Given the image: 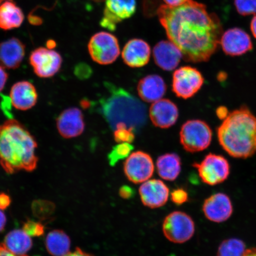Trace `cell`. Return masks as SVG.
<instances>
[{"label": "cell", "instance_id": "obj_2", "mask_svg": "<svg viewBox=\"0 0 256 256\" xmlns=\"http://www.w3.org/2000/svg\"><path fill=\"white\" fill-rule=\"evenodd\" d=\"M37 147L34 137L17 120H8L0 126V165L7 174L34 171Z\"/></svg>", "mask_w": 256, "mask_h": 256}, {"label": "cell", "instance_id": "obj_7", "mask_svg": "<svg viewBox=\"0 0 256 256\" xmlns=\"http://www.w3.org/2000/svg\"><path fill=\"white\" fill-rule=\"evenodd\" d=\"M162 232L170 242L182 244L194 236L195 224L192 218L182 211H174L166 217L163 222Z\"/></svg>", "mask_w": 256, "mask_h": 256}, {"label": "cell", "instance_id": "obj_35", "mask_svg": "<svg viewBox=\"0 0 256 256\" xmlns=\"http://www.w3.org/2000/svg\"><path fill=\"white\" fill-rule=\"evenodd\" d=\"M120 196L124 200H130L134 195V190L128 186H123L119 190Z\"/></svg>", "mask_w": 256, "mask_h": 256}, {"label": "cell", "instance_id": "obj_47", "mask_svg": "<svg viewBox=\"0 0 256 256\" xmlns=\"http://www.w3.org/2000/svg\"><path fill=\"white\" fill-rule=\"evenodd\" d=\"M6 1H9V0H0V4ZM10 1H12V0H10Z\"/></svg>", "mask_w": 256, "mask_h": 256}, {"label": "cell", "instance_id": "obj_33", "mask_svg": "<svg viewBox=\"0 0 256 256\" xmlns=\"http://www.w3.org/2000/svg\"><path fill=\"white\" fill-rule=\"evenodd\" d=\"M188 196L186 191L184 188H177L171 193V200L174 204L181 206L188 200Z\"/></svg>", "mask_w": 256, "mask_h": 256}, {"label": "cell", "instance_id": "obj_40", "mask_svg": "<svg viewBox=\"0 0 256 256\" xmlns=\"http://www.w3.org/2000/svg\"><path fill=\"white\" fill-rule=\"evenodd\" d=\"M188 0H164L166 4L172 7H177V6H180L184 4Z\"/></svg>", "mask_w": 256, "mask_h": 256}, {"label": "cell", "instance_id": "obj_36", "mask_svg": "<svg viewBox=\"0 0 256 256\" xmlns=\"http://www.w3.org/2000/svg\"><path fill=\"white\" fill-rule=\"evenodd\" d=\"M11 204L10 198L6 194H0V210L7 209Z\"/></svg>", "mask_w": 256, "mask_h": 256}, {"label": "cell", "instance_id": "obj_18", "mask_svg": "<svg viewBox=\"0 0 256 256\" xmlns=\"http://www.w3.org/2000/svg\"><path fill=\"white\" fill-rule=\"evenodd\" d=\"M151 53V47L146 42L132 39L124 46L122 57L128 66L131 68H140L149 62Z\"/></svg>", "mask_w": 256, "mask_h": 256}, {"label": "cell", "instance_id": "obj_46", "mask_svg": "<svg viewBox=\"0 0 256 256\" xmlns=\"http://www.w3.org/2000/svg\"><path fill=\"white\" fill-rule=\"evenodd\" d=\"M81 106L83 108H88L90 107L91 102L88 100H82L81 101Z\"/></svg>", "mask_w": 256, "mask_h": 256}, {"label": "cell", "instance_id": "obj_16", "mask_svg": "<svg viewBox=\"0 0 256 256\" xmlns=\"http://www.w3.org/2000/svg\"><path fill=\"white\" fill-rule=\"evenodd\" d=\"M139 193L144 206L154 209L164 206L167 203L169 188L162 180L149 179L140 186Z\"/></svg>", "mask_w": 256, "mask_h": 256}, {"label": "cell", "instance_id": "obj_38", "mask_svg": "<svg viewBox=\"0 0 256 256\" xmlns=\"http://www.w3.org/2000/svg\"><path fill=\"white\" fill-rule=\"evenodd\" d=\"M64 256H94V255L85 252L82 249L78 248H76L75 250L72 252H69L68 254Z\"/></svg>", "mask_w": 256, "mask_h": 256}, {"label": "cell", "instance_id": "obj_10", "mask_svg": "<svg viewBox=\"0 0 256 256\" xmlns=\"http://www.w3.org/2000/svg\"><path fill=\"white\" fill-rule=\"evenodd\" d=\"M30 62L39 78H52L60 71L62 64V56L53 50L40 47L32 51Z\"/></svg>", "mask_w": 256, "mask_h": 256}, {"label": "cell", "instance_id": "obj_34", "mask_svg": "<svg viewBox=\"0 0 256 256\" xmlns=\"http://www.w3.org/2000/svg\"><path fill=\"white\" fill-rule=\"evenodd\" d=\"M75 74L80 79L89 78L92 72V69L87 64L80 63L75 68Z\"/></svg>", "mask_w": 256, "mask_h": 256}, {"label": "cell", "instance_id": "obj_26", "mask_svg": "<svg viewBox=\"0 0 256 256\" xmlns=\"http://www.w3.org/2000/svg\"><path fill=\"white\" fill-rule=\"evenodd\" d=\"M46 245L49 254L53 256H64L70 252L71 240L62 230H54L48 234Z\"/></svg>", "mask_w": 256, "mask_h": 256}, {"label": "cell", "instance_id": "obj_22", "mask_svg": "<svg viewBox=\"0 0 256 256\" xmlns=\"http://www.w3.org/2000/svg\"><path fill=\"white\" fill-rule=\"evenodd\" d=\"M137 90L143 101L152 103L160 100L164 96L167 92V85L161 76L148 75L140 80Z\"/></svg>", "mask_w": 256, "mask_h": 256}, {"label": "cell", "instance_id": "obj_12", "mask_svg": "<svg viewBox=\"0 0 256 256\" xmlns=\"http://www.w3.org/2000/svg\"><path fill=\"white\" fill-rule=\"evenodd\" d=\"M136 0H106L103 18L100 22L102 28L114 32L117 24L135 14Z\"/></svg>", "mask_w": 256, "mask_h": 256}, {"label": "cell", "instance_id": "obj_19", "mask_svg": "<svg viewBox=\"0 0 256 256\" xmlns=\"http://www.w3.org/2000/svg\"><path fill=\"white\" fill-rule=\"evenodd\" d=\"M153 57L156 65L160 68L171 72L178 66L183 55L171 41L162 40L154 47Z\"/></svg>", "mask_w": 256, "mask_h": 256}, {"label": "cell", "instance_id": "obj_1", "mask_svg": "<svg viewBox=\"0 0 256 256\" xmlns=\"http://www.w3.org/2000/svg\"><path fill=\"white\" fill-rule=\"evenodd\" d=\"M158 14L168 40L181 50L186 62H206L216 52L222 36V24L204 4L188 0L177 7L162 5Z\"/></svg>", "mask_w": 256, "mask_h": 256}, {"label": "cell", "instance_id": "obj_31", "mask_svg": "<svg viewBox=\"0 0 256 256\" xmlns=\"http://www.w3.org/2000/svg\"><path fill=\"white\" fill-rule=\"evenodd\" d=\"M54 209L53 204L46 201H35L33 204L34 214L38 217L49 216Z\"/></svg>", "mask_w": 256, "mask_h": 256}, {"label": "cell", "instance_id": "obj_4", "mask_svg": "<svg viewBox=\"0 0 256 256\" xmlns=\"http://www.w3.org/2000/svg\"><path fill=\"white\" fill-rule=\"evenodd\" d=\"M110 95L102 99L101 113L114 130L118 124L124 123L138 130L146 122V108L135 96L122 88L106 85Z\"/></svg>", "mask_w": 256, "mask_h": 256}, {"label": "cell", "instance_id": "obj_27", "mask_svg": "<svg viewBox=\"0 0 256 256\" xmlns=\"http://www.w3.org/2000/svg\"><path fill=\"white\" fill-rule=\"evenodd\" d=\"M246 244L238 238L224 240L219 246L216 256H244Z\"/></svg>", "mask_w": 256, "mask_h": 256}, {"label": "cell", "instance_id": "obj_14", "mask_svg": "<svg viewBox=\"0 0 256 256\" xmlns=\"http://www.w3.org/2000/svg\"><path fill=\"white\" fill-rule=\"evenodd\" d=\"M202 210L208 220L216 223L226 222L232 216L233 206L231 200L225 194L218 193L204 200Z\"/></svg>", "mask_w": 256, "mask_h": 256}, {"label": "cell", "instance_id": "obj_5", "mask_svg": "<svg viewBox=\"0 0 256 256\" xmlns=\"http://www.w3.org/2000/svg\"><path fill=\"white\" fill-rule=\"evenodd\" d=\"M212 138V130L203 120H188L182 126L180 143L188 152H198L206 150L210 146Z\"/></svg>", "mask_w": 256, "mask_h": 256}, {"label": "cell", "instance_id": "obj_29", "mask_svg": "<svg viewBox=\"0 0 256 256\" xmlns=\"http://www.w3.org/2000/svg\"><path fill=\"white\" fill-rule=\"evenodd\" d=\"M136 131L124 123L118 124L114 130V140L118 143H131L136 138Z\"/></svg>", "mask_w": 256, "mask_h": 256}, {"label": "cell", "instance_id": "obj_41", "mask_svg": "<svg viewBox=\"0 0 256 256\" xmlns=\"http://www.w3.org/2000/svg\"><path fill=\"white\" fill-rule=\"evenodd\" d=\"M6 216L2 210H0V232L3 231L6 224Z\"/></svg>", "mask_w": 256, "mask_h": 256}, {"label": "cell", "instance_id": "obj_43", "mask_svg": "<svg viewBox=\"0 0 256 256\" xmlns=\"http://www.w3.org/2000/svg\"><path fill=\"white\" fill-rule=\"evenodd\" d=\"M244 256H256V248L246 250Z\"/></svg>", "mask_w": 256, "mask_h": 256}, {"label": "cell", "instance_id": "obj_6", "mask_svg": "<svg viewBox=\"0 0 256 256\" xmlns=\"http://www.w3.org/2000/svg\"><path fill=\"white\" fill-rule=\"evenodd\" d=\"M88 50L92 60L100 65L114 62L120 55L117 38L106 32H98L91 38Z\"/></svg>", "mask_w": 256, "mask_h": 256}, {"label": "cell", "instance_id": "obj_21", "mask_svg": "<svg viewBox=\"0 0 256 256\" xmlns=\"http://www.w3.org/2000/svg\"><path fill=\"white\" fill-rule=\"evenodd\" d=\"M25 50L24 44L16 38L0 43V66L7 69L18 68L23 62Z\"/></svg>", "mask_w": 256, "mask_h": 256}, {"label": "cell", "instance_id": "obj_32", "mask_svg": "<svg viewBox=\"0 0 256 256\" xmlns=\"http://www.w3.org/2000/svg\"><path fill=\"white\" fill-rule=\"evenodd\" d=\"M23 230L30 236H40L44 233V226L40 222L28 220L25 222Z\"/></svg>", "mask_w": 256, "mask_h": 256}, {"label": "cell", "instance_id": "obj_9", "mask_svg": "<svg viewBox=\"0 0 256 256\" xmlns=\"http://www.w3.org/2000/svg\"><path fill=\"white\" fill-rule=\"evenodd\" d=\"M204 78L199 70L190 66L176 70L172 74V90L179 98L193 97L202 87Z\"/></svg>", "mask_w": 256, "mask_h": 256}, {"label": "cell", "instance_id": "obj_42", "mask_svg": "<svg viewBox=\"0 0 256 256\" xmlns=\"http://www.w3.org/2000/svg\"><path fill=\"white\" fill-rule=\"evenodd\" d=\"M250 28L252 34L256 39V15L252 19Z\"/></svg>", "mask_w": 256, "mask_h": 256}, {"label": "cell", "instance_id": "obj_30", "mask_svg": "<svg viewBox=\"0 0 256 256\" xmlns=\"http://www.w3.org/2000/svg\"><path fill=\"white\" fill-rule=\"evenodd\" d=\"M238 14L242 16L256 14V0H235Z\"/></svg>", "mask_w": 256, "mask_h": 256}, {"label": "cell", "instance_id": "obj_39", "mask_svg": "<svg viewBox=\"0 0 256 256\" xmlns=\"http://www.w3.org/2000/svg\"><path fill=\"white\" fill-rule=\"evenodd\" d=\"M0 256H28L27 255H17L8 250L3 244H0Z\"/></svg>", "mask_w": 256, "mask_h": 256}, {"label": "cell", "instance_id": "obj_25", "mask_svg": "<svg viewBox=\"0 0 256 256\" xmlns=\"http://www.w3.org/2000/svg\"><path fill=\"white\" fill-rule=\"evenodd\" d=\"M3 244L14 254L24 255L32 248L33 242L24 230H15L6 236Z\"/></svg>", "mask_w": 256, "mask_h": 256}, {"label": "cell", "instance_id": "obj_3", "mask_svg": "<svg viewBox=\"0 0 256 256\" xmlns=\"http://www.w3.org/2000/svg\"><path fill=\"white\" fill-rule=\"evenodd\" d=\"M220 146L230 156L251 158L256 152V117L243 106L232 111L217 128Z\"/></svg>", "mask_w": 256, "mask_h": 256}, {"label": "cell", "instance_id": "obj_15", "mask_svg": "<svg viewBox=\"0 0 256 256\" xmlns=\"http://www.w3.org/2000/svg\"><path fill=\"white\" fill-rule=\"evenodd\" d=\"M220 44L224 52L232 56H242L254 48L248 34L240 28L226 30L220 37Z\"/></svg>", "mask_w": 256, "mask_h": 256}, {"label": "cell", "instance_id": "obj_13", "mask_svg": "<svg viewBox=\"0 0 256 256\" xmlns=\"http://www.w3.org/2000/svg\"><path fill=\"white\" fill-rule=\"evenodd\" d=\"M58 131L66 139L81 136L85 130L84 116L78 108L64 110L56 120Z\"/></svg>", "mask_w": 256, "mask_h": 256}, {"label": "cell", "instance_id": "obj_17", "mask_svg": "<svg viewBox=\"0 0 256 256\" xmlns=\"http://www.w3.org/2000/svg\"><path fill=\"white\" fill-rule=\"evenodd\" d=\"M178 114L177 105L169 99H160L154 102L149 110L150 120L154 126L162 129L174 126Z\"/></svg>", "mask_w": 256, "mask_h": 256}, {"label": "cell", "instance_id": "obj_37", "mask_svg": "<svg viewBox=\"0 0 256 256\" xmlns=\"http://www.w3.org/2000/svg\"><path fill=\"white\" fill-rule=\"evenodd\" d=\"M8 79V73L1 66H0V92L4 88Z\"/></svg>", "mask_w": 256, "mask_h": 256}, {"label": "cell", "instance_id": "obj_8", "mask_svg": "<svg viewBox=\"0 0 256 256\" xmlns=\"http://www.w3.org/2000/svg\"><path fill=\"white\" fill-rule=\"evenodd\" d=\"M200 177L208 185L216 186L223 183L228 178L230 166L223 156L210 153L200 163L195 162Z\"/></svg>", "mask_w": 256, "mask_h": 256}, {"label": "cell", "instance_id": "obj_23", "mask_svg": "<svg viewBox=\"0 0 256 256\" xmlns=\"http://www.w3.org/2000/svg\"><path fill=\"white\" fill-rule=\"evenodd\" d=\"M156 165L160 177L165 180H175L181 172V159L176 153H167L160 156Z\"/></svg>", "mask_w": 256, "mask_h": 256}, {"label": "cell", "instance_id": "obj_45", "mask_svg": "<svg viewBox=\"0 0 256 256\" xmlns=\"http://www.w3.org/2000/svg\"><path fill=\"white\" fill-rule=\"evenodd\" d=\"M56 46V42L53 40H50L47 42L46 46L48 49L52 50Z\"/></svg>", "mask_w": 256, "mask_h": 256}, {"label": "cell", "instance_id": "obj_11", "mask_svg": "<svg viewBox=\"0 0 256 256\" xmlns=\"http://www.w3.org/2000/svg\"><path fill=\"white\" fill-rule=\"evenodd\" d=\"M124 174L133 184L144 183L151 178L154 172V165L148 153L138 151L130 154L124 162Z\"/></svg>", "mask_w": 256, "mask_h": 256}, {"label": "cell", "instance_id": "obj_28", "mask_svg": "<svg viewBox=\"0 0 256 256\" xmlns=\"http://www.w3.org/2000/svg\"><path fill=\"white\" fill-rule=\"evenodd\" d=\"M134 146L130 143H120L112 148L108 153V158L111 166H114L120 160L128 158L134 150Z\"/></svg>", "mask_w": 256, "mask_h": 256}, {"label": "cell", "instance_id": "obj_44", "mask_svg": "<svg viewBox=\"0 0 256 256\" xmlns=\"http://www.w3.org/2000/svg\"><path fill=\"white\" fill-rule=\"evenodd\" d=\"M217 114L218 117L220 118H223V120L224 119L223 114L228 115V114H227L226 110H224V108H219V110H218L217 111Z\"/></svg>", "mask_w": 256, "mask_h": 256}, {"label": "cell", "instance_id": "obj_20", "mask_svg": "<svg viewBox=\"0 0 256 256\" xmlns=\"http://www.w3.org/2000/svg\"><path fill=\"white\" fill-rule=\"evenodd\" d=\"M38 98L36 88L28 81L15 83L12 86L10 94L12 105L16 110H30L36 105Z\"/></svg>", "mask_w": 256, "mask_h": 256}, {"label": "cell", "instance_id": "obj_24", "mask_svg": "<svg viewBox=\"0 0 256 256\" xmlns=\"http://www.w3.org/2000/svg\"><path fill=\"white\" fill-rule=\"evenodd\" d=\"M24 16L22 9L12 1H6L0 6V28L4 30L20 26Z\"/></svg>", "mask_w": 256, "mask_h": 256}]
</instances>
